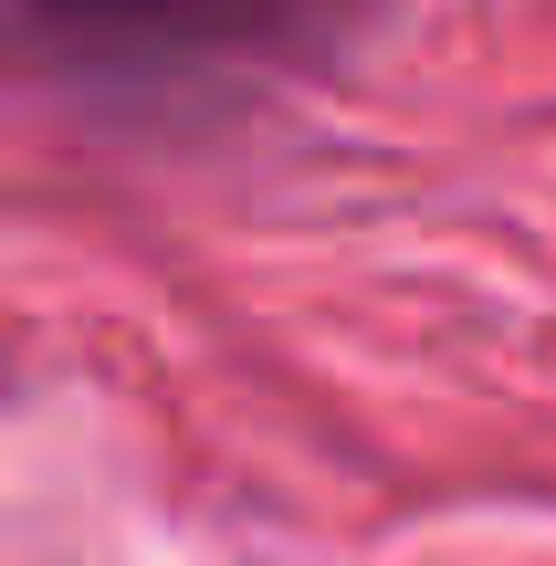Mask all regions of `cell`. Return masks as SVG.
Listing matches in <instances>:
<instances>
[{"mask_svg": "<svg viewBox=\"0 0 556 566\" xmlns=\"http://www.w3.org/2000/svg\"><path fill=\"white\" fill-rule=\"evenodd\" d=\"M11 11L95 53H252L305 32L326 0H11Z\"/></svg>", "mask_w": 556, "mask_h": 566, "instance_id": "cell-1", "label": "cell"}]
</instances>
